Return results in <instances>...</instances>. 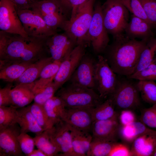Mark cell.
I'll use <instances>...</instances> for the list:
<instances>
[{"label":"cell","mask_w":156,"mask_h":156,"mask_svg":"<svg viewBox=\"0 0 156 156\" xmlns=\"http://www.w3.org/2000/svg\"><path fill=\"white\" fill-rule=\"evenodd\" d=\"M47 38L0 31V61L34 63L43 57Z\"/></svg>","instance_id":"6da1fadb"},{"label":"cell","mask_w":156,"mask_h":156,"mask_svg":"<svg viewBox=\"0 0 156 156\" xmlns=\"http://www.w3.org/2000/svg\"><path fill=\"white\" fill-rule=\"evenodd\" d=\"M113 39L103 56L116 74L127 77L134 73L141 53L147 41L131 39L125 34Z\"/></svg>","instance_id":"7a4b0ae2"},{"label":"cell","mask_w":156,"mask_h":156,"mask_svg":"<svg viewBox=\"0 0 156 156\" xmlns=\"http://www.w3.org/2000/svg\"><path fill=\"white\" fill-rule=\"evenodd\" d=\"M95 0H88L77 9L75 15L66 20L61 29L77 43L86 47L87 36L92 18Z\"/></svg>","instance_id":"3957f363"},{"label":"cell","mask_w":156,"mask_h":156,"mask_svg":"<svg viewBox=\"0 0 156 156\" xmlns=\"http://www.w3.org/2000/svg\"><path fill=\"white\" fill-rule=\"evenodd\" d=\"M103 23L108 34L115 38L124 35L129 20V11L120 0H106L101 5Z\"/></svg>","instance_id":"277c9868"},{"label":"cell","mask_w":156,"mask_h":156,"mask_svg":"<svg viewBox=\"0 0 156 156\" xmlns=\"http://www.w3.org/2000/svg\"><path fill=\"white\" fill-rule=\"evenodd\" d=\"M57 96L62 99L66 108H93L102 103V98L93 89L71 83L61 88Z\"/></svg>","instance_id":"5b68a950"},{"label":"cell","mask_w":156,"mask_h":156,"mask_svg":"<svg viewBox=\"0 0 156 156\" xmlns=\"http://www.w3.org/2000/svg\"><path fill=\"white\" fill-rule=\"evenodd\" d=\"M101 4L98 2L94 6L92 20L87 36L88 45L91 44L96 54L103 53L109 45V34L103 20Z\"/></svg>","instance_id":"8992f818"},{"label":"cell","mask_w":156,"mask_h":156,"mask_svg":"<svg viewBox=\"0 0 156 156\" xmlns=\"http://www.w3.org/2000/svg\"><path fill=\"white\" fill-rule=\"evenodd\" d=\"M94 79L95 88L102 99L110 96L114 92L118 78L107 60L101 55L98 56L96 63Z\"/></svg>","instance_id":"52a82bcc"},{"label":"cell","mask_w":156,"mask_h":156,"mask_svg":"<svg viewBox=\"0 0 156 156\" xmlns=\"http://www.w3.org/2000/svg\"><path fill=\"white\" fill-rule=\"evenodd\" d=\"M16 10L28 36L47 38L57 33V31L48 26L43 19L32 10Z\"/></svg>","instance_id":"ba28073f"},{"label":"cell","mask_w":156,"mask_h":156,"mask_svg":"<svg viewBox=\"0 0 156 156\" xmlns=\"http://www.w3.org/2000/svg\"><path fill=\"white\" fill-rule=\"evenodd\" d=\"M110 96L114 106L122 110L134 109L140 104L136 84L127 80L118 79L115 89Z\"/></svg>","instance_id":"9c48e42d"},{"label":"cell","mask_w":156,"mask_h":156,"mask_svg":"<svg viewBox=\"0 0 156 156\" xmlns=\"http://www.w3.org/2000/svg\"><path fill=\"white\" fill-rule=\"evenodd\" d=\"M0 29L10 34L28 36L18 15L15 5L11 0H0Z\"/></svg>","instance_id":"30bf717a"},{"label":"cell","mask_w":156,"mask_h":156,"mask_svg":"<svg viewBox=\"0 0 156 156\" xmlns=\"http://www.w3.org/2000/svg\"><path fill=\"white\" fill-rule=\"evenodd\" d=\"M86 47L76 46L61 62L53 81L57 89L69 80L85 53Z\"/></svg>","instance_id":"8fae6325"},{"label":"cell","mask_w":156,"mask_h":156,"mask_svg":"<svg viewBox=\"0 0 156 156\" xmlns=\"http://www.w3.org/2000/svg\"><path fill=\"white\" fill-rule=\"evenodd\" d=\"M47 50L53 60L62 62L77 45L65 32L57 33L46 39Z\"/></svg>","instance_id":"7c38bea8"},{"label":"cell","mask_w":156,"mask_h":156,"mask_svg":"<svg viewBox=\"0 0 156 156\" xmlns=\"http://www.w3.org/2000/svg\"><path fill=\"white\" fill-rule=\"evenodd\" d=\"M21 133L17 123L0 130V156H23L18 140Z\"/></svg>","instance_id":"4fadbf2b"},{"label":"cell","mask_w":156,"mask_h":156,"mask_svg":"<svg viewBox=\"0 0 156 156\" xmlns=\"http://www.w3.org/2000/svg\"><path fill=\"white\" fill-rule=\"evenodd\" d=\"M96 61L85 53L69 80L71 83L86 88H95L94 75Z\"/></svg>","instance_id":"5bb4252c"},{"label":"cell","mask_w":156,"mask_h":156,"mask_svg":"<svg viewBox=\"0 0 156 156\" xmlns=\"http://www.w3.org/2000/svg\"><path fill=\"white\" fill-rule=\"evenodd\" d=\"M51 138L63 156H75L73 149L72 137L69 125L61 121L47 129Z\"/></svg>","instance_id":"9a60e30c"},{"label":"cell","mask_w":156,"mask_h":156,"mask_svg":"<svg viewBox=\"0 0 156 156\" xmlns=\"http://www.w3.org/2000/svg\"><path fill=\"white\" fill-rule=\"evenodd\" d=\"M120 128L118 115L105 120L93 122L91 130L93 138L102 140L116 142Z\"/></svg>","instance_id":"2e32d148"},{"label":"cell","mask_w":156,"mask_h":156,"mask_svg":"<svg viewBox=\"0 0 156 156\" xmlns=\"http://www.w3.org/2000/svg\"><path fill=\"white\" fill-rule=\"evenodd\" d=\"M92 108H66L64 122L75 128L89 132L91 130L93 122L91 112Z\"/></svg>","instance_id":"e0dca14e"},{"label":"cell","mask_w":156,"mask_h":156,"mask_svg":"<svg viewBox=\"0 0 156 156\" xmlns=\"http://www.w3.org/2000/svg\"><path fill=\"white\" fill-rule=\"evenodd\" d=\"M151 25L146 20L131 14L125 31L126 36L148 41L154 38Z\"/></svg>","instance_id":"ac0fdd59"},{"label":"cell","mask_w":156,"mask_h":156,"mask_svg":"<svg viewBox=\"0 0 156 156\" xmlns=\"http://www.w3.org/2000/svg\"><path fill=\"white\" fill-rule=\"evenodd\" d=\"M48 120V129H51L66 118L67 109L62 99L57 96H53L43 105Z\"/></svg>","instance_id":"d6986e66"},{"label":"cell","mask_w":156,"mask_h":156,"mask_svg":"<svg viewBox=\"0 0 156 156\" xmlns=\"http://www.w3.org/2000/svg\"><path fill=\"white\" fill-rule=\"evenodd\" d=\"M35 82L16 85L10 91L12 105L17 108L27 106L34 100Z\"/></svg>","instance_id":"ffe728a7"},{"label":"cell","mask_w":156,"mask_h":156,"mask_svg":"<svg viewBox=\"0 0 156 156\" xmlns=\"http://www.w3.org/2000/svg\"><path fill=\"white\" fill-rule=\"evenodd\" d=\"M132 143V156H152L156 148V131L139 136Z\"/></svg>","instance_id":"44dd1931"},{"label":"cell","mask_w":156,"mask_h":156,"mask_svg":"<svg viewBox=\"0 0 156 156\" xmlns=\"http://www.w3.org/2000/svg\"><path fill=\"white\" fill-rule=\"evenodd\" d=\"M16 122L19 126L21 133L31 132L40 134L44 130L37 123L31 112L29 105L18 108Z\"/></svg>","instance_id":"7402d4cb"},{"label":"cell","mask_w":156,"mask_h":156,"mask_svg":"<svg viewBox=\"0 0 156 156\" xmlns=\"http://www.w3.org/2000/svg\"><path fill=\"white\" fill-rule=\"evenodd\" d=\"M68 125L71 135L73 149L75 156H87L93 139L92 135L89 132Z\"/></svg>","instance_id":"603a6c76"},{"label":"cell","mask_w":156,"mask_h":156,"mask_svg":"<svg viewBox=\"0 0 156 156\" xmlns=\"http://www.w3.org/2000/svg\"><path fill=\"white\" fill-rule=\"evenodd\" d=\"M33 63L24 62H0V79L10 83L15 81Z\"/></svg>","instance_id":"cb8c5ba5"},{"label":"cell","mask_w":156,"mask_h":156,"mask_svg":"<svg viewBox=\"0 0 156 156\" xmlns=\"http://www.w3.org/2000/svg\"><path fill=\"white\" fill-rule=\"evenodd\" d=\"M156 131L148 127L142 122L134 121L119 128V135L124 141L132 143L137 138L145 134Z\"/></svg>","instance_id":"d4e9b609"},{"label":"cell","mask_w":156,"mask_h":156,"mask_svg":"<svg viewBox=\"0 0 156 156\" xmlns=\"http://www.w3.org/2000/svg\"><path fill=\"white\" fill-rule=\"evenodd\" d=\"M53 60L51 57H43L31 64L15 82L16 85L34 82L44 67Z\"/></svg>","instance_id":"484cf974"},{"label":"cell","mask_w":156,"mask_h":156,"mask_svg":"<svg viewBox=\"0 0 156 156\" xmlns=\"http://www.w3.org/2000/svg\"><path fill=\"white\" fill-rule=\"evenodd\" d=\"M31 9L41 17L57 13L67 14L68 11L57 0L38 1L33 4Z\"/></svg>","instance_id":"4316f807"},{"label":"cell","mask_w":156,"mask_h":156,"mask_svg":"<svg viewBox=\"0 0 156 156\" xmlns=\"http://www.w3.org/2000/svg\"><path fill=\"white\" fill-rule=\"evenodd\" d=\"M61 62L53 60L44 67L40 74L39 79L35 81L34 91L53 81Z\"/></svg>","instance_id":"83f0119b"},{"label":"cell","mask_w":156,"mask_h":156,"mask_svg":"<svg viewBox=\"0 0 156 156\" xmlns=\"http://www.w3.org/2000/svg\"><path fill=\"white\" fill-rule=\"evenodd\" d=\"M155 54L156 38H153L147 42L142 51L134 73L144 69L154 62Z\"/></svg>","instance_id":"f1b7e54d"},{"label":"cell","mask_w":156,"mask_h":156,"mask_svg":"<svg viewBox=\"0 0 156 156\" xmlns=\"http://www.w3.org/2000/svg\"><path fill=\"white\" fill-rule=\"evenodd\" d=\"M114 106L110 98L92 108L91 112L93 122L107 120L114 116L117 113Z\"/></svg>","instance_id":"f546056e"},{"label":"cell","mask_w":156,"mask_h":156,"mask_svg":"<svg viewBox=\"0 0 156 156\" xmlns=\"http://www.w3.org/2000/svg\"><path fill=\"white\" fill-rule=\"evenodd\" d=\"M35 146L42 151L47 156H56L60 153L51 140L47 130L34 138Z\"/></svg>","instance_id":"4dcf8cb0"},{"label":"cell","mask_w":156,"mask_h":156,"mask_svg":"<svg viewBox=\"0 0 156 156\" xmlns=\"http://www.w3.org/2000/svg\"><path fill=\"white\" fill-rule=\"evenodd\" d=\"M136 85L144 101L153 105L156 104V83L154 81L139 80Z\"/></svg>","instance_id":"1f68e13d"},{"label":"cell","mask_w":156,"mask_h":156,"mask_svg":"<svg viewBox=\"0 0 156 156\" xmlns=\"http://www.w3.org/2000/svg\"><path fill=\"white\" fill-rule=\"evenodd\" d=\"M116 142H108L93 138L87 156H108Z\"/></svg>","instance_id":"d6a6232c"},{"label":"cell","mask_w":156,"mask_h":156,"mask_svg":"<svg viewBox=\"0 0 156 156\" xmlns=\"http://www.w3.org/2000/svg\"><path fill=\"white\" fill-rule=\"evenodd\" d=\"M17 108L13 105L0 106V130L17 123Z\"/></svg>","instance_id":"836d02e7"},{"label":"cell","mask_w":156,"mask_h":156,"mask_svg":"<svg viewBox=\"0 0 156 156\" xmlns=\"http://www.w3.org/2000/svg\"><path fill=\"white\" fill-rule=\"evenodd\" d=\"M57 90L53 81L34 91V102L44 105L47 101L54 96Z\"/></svg>","instance_id":"e575fe53"},{"label":"cell","mask_w":156,"mask_h":156,"mask_svg":"<svg viewBox=\"0 0 156 156\" xmlns=\"http://www.w3.org/2000/svg\"><path fill=\"white\" fill-rule=\"evenodd\" d=\"M29 107L31 112L40 127L44 131L48 129V118L43 105L34 102Z\"/></svg>","instance_id":"d590c367"},{"label":"cell","mask_w":156,"mask_h":156,"mask_svg":"<svg viewBox=\"0 0 156 156\" xmlns=\"http://www.w3.org/2000/svg\"><path fill=\"white\" fill-rule=\"evenodd\" d=\"M139 80H156V64L153 62L144 69L127 77Z\"/></svg>","instance_id":"8d00e7d4"},{"label":"cell","mask_w":156,"mask_h":156,"mask_svg":"<svg viewBox=\"0 0 156 156\" xmlns=\"http://www.w3.org/2000/svg\"><path fill=\"white\" fill-rule=\"evenodd\" d=\"M120 1L132 15L146 20L151 25L147 18L139 0ZM151 26H152V25Z\"/></svg>","instance_id":"74e56055"},{"label":"cell","mask_w":156,"mask_h":156,"mask_svg":"<svg viewBox=\"0 0 156 156\" xmlns=\"http://www.w3.org/2000/svg\"><path fill=\"white\" fill-rule=\"evenodd\" d=\"M140 120L148 127L156 128V104L143 109L141 112Z\"/></svg>","instance_id":"f35d334b"},{"label":"cell","mask_w":156,"mask_h":156,"mask_svg":"<svg viewBox=\"0 0 156 156\" xmlns=\"http://www.w3.org/2000/svg\"><path fill=\"white\" fill-rule=\"evenodd\" d=\"M153 28L156 27V0H139Z\"/></svg>","instance_id":"ab89813d"},{"label":"cell","mask_w":156,"mask_h":156,"mask_svg":"<svg viewBox=\"0 0 156 156\" xmlns=\"http://www.w3.org/2000/svg\"><path fill=\"white\" fill-rule=\"evenodd\" d=\"M18 140L21 150L23 153L28 156L34 150L35 145L34 138L26 133H21Z\"/></svg>","instance_id":"60d3db41"},{"label":"cell","mask_w":156,"mask_h":156,"mask_svg":"<svg viewBox=\"0 0 156 156\" xmlns=\"http://www.w3.org/2000/svg\"><path fill=\"white\" fill-rule=\"evenodd\" d=\"M12 84H9L0 89V106L12 105L10 91Z\"/></svg>","instance_id":"b9f144b4"},{"label":"cell","mask_w":156,"mask_h":156,"mask_svg":"<svg viewBox=\"0 0 156 156\" xmlns=\"http://www.w3.org/2000/svg\"><path fill=\"white\" fill-rule=\"evenodd\" d=\"M132 156L130 149L126 145L116 142L108 156Z\"/></svg>","instance_id":"7bdbcfd3"},{"label":"cell","mask_w":156,"mask_h":156,"mask_svg":"<svg viewBox=\"0 0 156 156\" xmlns=\"http://www.w3.org/2000/svg\"><path fill=\"white\" fill-rule=\"evenodd\" d=\"M134 113L130 109H123L118 117L119 122L122 126H125L136 121Z\"/></svg>","instance_id":"ee69618b"},{"label":"cell","mask_w":156,"mask_h":156,"mask_svg":"<svg viewBox=\"0 0 156 156\" xmlns=\"http://www.w3.org/2000/svg\"><path fill=\"white\" fill-rule=\"evenodd\" d=\"M88 0H67V5L68 9L71 10L70 17L75 14L77 8Z\"/></svg>","instance_id":"f6af8a7d"},{"label":"cell","mask_w":156,"mask_h":156,"mask_svg":"<svg viewBox=\"0 0 156 156\" xmlns=\"http://www.w3.org/2000/svg\"><path fill=\"white\" fill-rule=\"evenodd\" d=\"M15 5L16 9H19L31 8L33 4L37 0H11Z\"/></svg>","instance_id":"bcb514c9"},{"label":"cell","mask_w":156,"mask_h":156,"mask_svg":"<svg viewBox=\"0 0 156 156\" xmlns=\"http://www.w3.org/2000/svg\"><path fill=\"white\" fill-rule=\"evenodd\" d=\"M28 156H47L41 150L38 148L34 150L29 154Z\"/></svg>","instance_id":"7dc6e473"},{"label":"cell","mask_w":156,"mask_h":156,"mask_svg":"<svg viewBox=\"0 0 156 156\" xmlns=\"http://www.w3.org/2000/svg\"><path fill=\"white\" fill-rule=\"evenodd\" d=\"M68 11L69 10L68 9L67 5V0H57Z\"/></svg>","instance_id":"c3c4849f"},{"label":"cell","mask_w":156,"mask_h":156,"mask_svg":"<svg viewBox=\"0 0 156 156\" xmlns=\"http://www.w3.org/2000/svg\"><path fill=\"white\" fill-rule=\"evenodd\" d=\"M152 156H156V148L154 151Z\"/></svg>","instance_id":"681fc988"},{"label":"cell","mask_w":156,"mask_h":156,"mask_svg":"<svg viewBox=\"0 0 156 156\" xmlns=\"http://www.w3.org/2000/svg\"><path fill=\"white\" fill-rule=\"evenodd\" d=\"M154 62L156 64V55L155 56V59L154 60Z\"/></svg>","instance_id":"f907efd6"}]
</instances>
